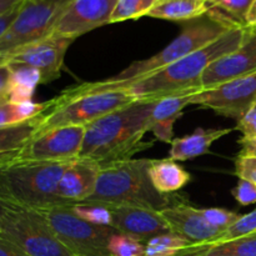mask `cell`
<instances>
[{"instance_id":"7a4b0ae2","label":"cell","mask_w":256,"mask_h":256,"mask_svg":"<svg viewBox=\"0 0 256 256\" xmlns=\"http://www.w3.org/2000/svg\"><path fill=\"white\" fill-rule=\"evenodd\" d=\"M156 100L138 99L132 104L85 125L80 159L99 165L132 159L154 142H142L149 130V119Z\"/></svg>"},{"instance_id":"6da1fadb","label":"cell","mask_w":256,"mask_h":256,"mask_svg":"<svg viewBox=\"0 0 256 256\" xmlns=\"http://www.w3.org/2000/svg\"><path fill=\"white\" fill-rule=\"evenodd\" d=\"M236 26H244V25L238 24L229 16L220 12L219 10L209 8L205 15L198 19L190 20L189 24L184 26L182 32L158 54L152 55L149 59L134 62L119 74L109 79L95 82H84L76 86L68 88L62 92V95L78 96V95L90 94V92H105L125 82L149 76L174 64L178 60L188 56L192 52L202 49L205 45L210 44Z\"/></svg>"},{"instance_id":"7bdbcfd3","label":"cell","mask_w":256,"mask_h":256,"mask_svg":"<svg viewBox=\"0 0 256 256\" xmlns=\"http://www.w3.org/2000/svg\"><path fill=\"white\" fill-rule=\"evenodd\" d=\"M176 256H196V255H184V254H178Z\"/></svg>"},{"instance_id":"b9f144b4","label":"cell","mask_w":256,"mask_h":256,"mask_svg":"<svg viewBox=\"0 0 256 256\" xmlns=\"http://www.w3.org/2000/svg\"><path fill=\"white\" fill-rule=\"evenodd\" d=\"M5 62H8V59L5 55H0V64H5Z\"/></svg>"},{"instance_id":"5bb4252c","label":"cell","mask_w":256,"mask_h":256,"mask_svg":"<svg viewBox=\"0 0 256 256\" xmlns=\"http://www.w3.org/2000/svg\"><path fill=\"white\" fill-rule=\"evenodd\" d=\"M256 72V28L248 26L246 35L236 50L208 66L202 78V90Z\"/></svg>"},{"instance_id":"277c9868","label":"cell","mask_w":256,"mask_h":256,"mask_svg":"<svg viewBox=\"0 0 256 256\" xmlns=\"http://www.w3.org/2000/svg\"><path fill=\"white\" fill-rule=\"evenodd\" d=\"M150 159H126L100 165L95 192L88 202L108 206H134L162 210L172 205L169 195H162L149 176Z\"/></svg>"},{"instance_id":"7402d4cb","label":"cell","mask_w":256,"mask_h":256,"mask_svg":"<svg viewBox=\"0 0 256 256\" xmlns=\"http://www.w3.org/2000/svg\"><path fill=\"white\" fill-rule=\"evenodd\" d=\"M8 64L12 68V78L6 92L0 98L15 104L32 102L35 89L38 85L42 84V74L28 65L15 62Z\"/></svg>"},{"instance_id":"30bf717a","label":"cell","mask_w":256,"mask_h":256,"mask_svg":"<svg viewBox=\"0 0 256 256\" xmlns=\"http://www.w3.org/2000/svg\"><path fill=\"white\" fill-rule=\"evenodd\" d=\"M190 104L214 110L222 116L240 120L256 104V72L196 92Z\"/></svg>"},{"instance_id":"603a6c76","label":"cell","mask_w":256,"mask_h":256,"mask_svg":"<svg viewBox=\"0 0 256 256\" xmlns=\"http://www.w3.org/2000/svg\"><path fill=\"white\" fill-rule=\"evenodd\" d=\"M208 0H158L146 16L170 22H190L208 12Z\"/></svg>"},{"instance_id":"e575fe53","label":"cell","mask_w":256,"mask_h":256,"mask_svg":"<svg viewBox=\"0 0 256 256\" xmlns=\"http://www.w3.org/2000/svg\"><path fill=\"white\" fill-rule=\"evenodd\" d=\"M20 5H18L16 8H14V9H12L10 12H5V14H2V16H0V38L5 34V32L9 29V26L12 25V22H14L15 16H16L18 12H19Z\"/></svg>"},{"instance_id":"4316f807","label":"cell","mask_w":256,"mask_h":256,"mask_svg":"<svg viewBox=\"0 0 256 256\" xmlns=\"http://www.w3.org/2000/svg\"><path fill=\"white\" fill-rule=\"evenodd\" d=\"M70 208L74 214L84 222L100 226H112V215L106 205L82 202L70 204Z\"/></svg>"},{"instance_id":"2e32d148","label":"cell","mask_w":256,"mask_h":256,"mask_svg":"<svg viewBox=\"0 0 256 256\" xmlns=\"http://www.w3.org/2000/svg\"><path fill=\"white\" fill-rule=\"evenodd\" d=\"M108 208L112 215V228L145 244L158 235L172 232L168 222L156 210L134 206Z\"/></svg>"},{"instance_id":"8992f818","label":"cell","mask_w":256,"mask_h":256,"mask_svg":"<svg viewBox=\"0 0 256 256\" xmlns=\"http://www.w3.org/2000/svg\"><path fill=\"white\" fill-rule=\"evenodd\" d=\"M136 100L132 92L125 89L105 90L78 96L60 94L52 99V106L42 114L36 134L52 128L85 126Z\"/></svg>"},{"instance_id":"484cf974","label":"cell","mask_w":256,"mask_h":256,"mask_svg":"<svg viewBox=\"0 0 256 256\" xmlns=\"http://www.w3.org/2000/svg\"><path fill=\"white\" fill-rule=\"evenodd\" d=\"M188 240L174 232L158 235L145 244L144 256H176L182 250L190 246Z\"/></svg>"},{"instance_id":"f35d334b","label":"cell","mask_w":256,"mask_h":256,"mask_svg":"<svg viewBox=\"0 0 256 256\" xmlns=\"http://www.w3.org/2000/svg\"><path fill=\"white\" fill-rule=\"evenodd\" d=\"M245 26L256 28V0H252L248 14L245 16Z\"/></svg>"},{"instance_id":"ab89813d","label":"cell","mask_w":256,"mask_h":256,"mask_svg":"<svg viewBox=\"0 0 256 256\" xmlns=\"http://www.w3.org/2000/svg\"><path fill=\"white\" fill-rule=\"evenodd\" d=\"M24 0H0V16L20 5Z\"/></svg>"},{"instance_id":"836d02e7","label":"cell","mask_w":256,"mask_h":256,"mask_svg":"<svg viewBox=\"0 0 256 256\" xmlns=\"http://www.w3.org/2000/svg\"><path fill=\"white\" fill-rule=\"evenodd\" d=\"M242 134V139H254L256 138V104L252 105L246 114L238 120V125L235 128Z\"/></svg>"},{"instance_id":"9c48e42d","label":"cell","mask_w":256,"mask_h":256,"mask_svg":"<svg viewBox=\"0 0 256 256\" xmlns=\"http://www.w3.org/2000/svg\"><path fill=\"white\" fill-rule=\"evenodd\" d=\"M64 9L50 0H24L14 22L0 38V55L6 56L52 35Z\"/></svg>"},{"instance_id":"d590c367","label":"cell","mask_w":256,"mask_h":256,"mask_svg":"<svg viewBox=\"0 0 256 256\" xmlns=\"http://www.w3.org/2000/svg\"><path fill=\"white\" fill-rule=\"evenodd\" d=\"M10 78H12V68L8 62L0 64V96L5 94L9 85Z\"/></svg>"},{"instance_id":"d6a6232c","label":"cell","mask_w":256,"mask_h":256,"mask_svg":"<svg viewBox=\"0 0 256 256\" xmlns=\"http://www.w3.org/2000/svg\"><path fill=\"white\" fill-rule=\"evenodd\" d=\"M235 174L240 179L249 180L256 184V158L238 155L235 162Z\"/></svg>"},{"instance_id":"ffe728a7","label":"cell","mask_w":256,"mask_h":256,"mask_svg":"<svg viewBox=\"0 0 256 256\" xmlns=\"http://www.w3.org/2000/svg\"><path fill=\"white\" fill-rule=\"evenodd\" d=\"M42 116V114L22 124L0 128V165L22 156L39 129Z\"/></svg>"},{"instance_id":"60d3db41","label":"cell","mask_w":256,"mask_h":256,"mask_svg":"<svg viewBox=\"0 0 256 256\" xmlns=\"http://www.w3.org/2000/svg\"><path fill=\"white\" fill-rule=\"evenodd\" d=\"M50 2H54V4H56V5H59V6L65 8V6H68V5H69L72 0H50Z\"/></svg>"},{"instance_id":"4dcf8cb0","label":"cell","mask_w":256,"mask_h":256,"mask_svg":"<svg viewBox=\"0 0 256 256\" xmlns=\"http://www.w3.org/2000/svg\"><path fill=\"white\" fill-rule=\"evenodd\" d=\"M200 212L204 216V219L209 222L212 226L216 228L220 232H225L229 229L242 215L236 214L234 212H229L219 208H209V209H200Z\"/></svg>"},{"instance_id":"f546056e","label":"cell","mask_w":256,"mask_h":256,"mask_svg":"<svg viewBox=\"0 0 256 256\" xmlns=\"http://www.w3.org/2000/svg\"><path fill=\"white\" fill-rule=\"evenodd\" d=\"M252 0H208V8L219 10L235 22L245 26V16Z\"/></svg>"},{"instance_id":"83f0119b","label":"cell","mask_w":256,"mask_h":256,"mask_svg":"<svg viewBox=\"0 0 256 256\" xmlns=\"http://www.w3.org/2000/svg\"><path fill=\"white\" fill-rule=\"evenodd\" d=\"M158 0H118L112 15V22L138 19L148 15Z\"/></svg>"},{"instance_id":"ee69618b","label":"cell","mask_w":256,"mask_h":256,"mask_svg":"<svg viewBox=\"0 0 256 256\" xmlns=\"http://www.w3.org/2000/svg\"><path fill=\"white\" fill-rule=\"evenodd\" d=\"M2 202L0 200V212H2Z\"/></svg>"},{"instance_id":"44dd1931","label":"cell","mask_w":256,"mask_h":256,"mask_svg":"<svg viewBox=\"0 0 256 256\" xmlns=\"http://www.w3.org/2000/svg\"><path fill=\"white\" fill-rule=\"evenodd\" d=\"M149 176L155 189L162 195L179 192L190 182L189 172L170 158L152 160Z\"/></svg>"},{"instance_id":"ba28073f","label":"cell","mask_w":256,"mask_h":256,"mask_svg":"<svg viewBox=\"0 0 256 256\" xmlns=\"http://www.w3.org/2000/svg\"><path fill=\"white\" fill-rule=\"evenodd\" d=\"M58 240L76 256H110L109 239L118 232L112 226H100L84 222L69 205H58L38 210Z\"/></svg>"},{"instance_id":"cb8c5ba5","label":"cell","mask_w":256,"mask_h":256,"mask_svg":"<svg viewBox=\"0 0 256 256\" xmlns=\"http://www.w3.org/2000/svg\"><path fill=\"white\" fill-rule=\"evenodd\" d=\"M179 254L196 256H256V232L228 240L204 245H190Z\"/></svg>"},{"instance_id":"7c38bea8","label":"cell","mask_w":256,"mask_h":256,"mask_svg":"<svg viewBox=\"0 0 256 256\" xmlns=\"http://www.w3.org/2000/svg\"><path fill=\"white\" fill-rule=\"evenodd\" d=\"M85 126H60L32 138L22 158L45 162H72L79 158Z\"/></svg>"},{"instance_id":"4fadbf2b","label":"cell","mask_w":256,"mask_h":256,"mask_svg":"<svg viewBox=\"0 0 256 256\" xmlns=\"http://www.w3.org/2000/svg\"><path fill=\"white\" fill-rule=\"evenodd\" d=\"M118 0H72L55 24V34L76 39L102 25L112 24Z\"/></svg>"},{"instance_id":"e0dca14e","label":"cell","mask_w":256,"mask_h":256,"mask_svg":"<svg viewBox=\"0 0 256 256\" xmlns=\"http://www.w3.org/2000/svg\"><path fill=\"white\" fill-rule=\"evenodd\" d=\"M100 165L86 159L72 160L65 169L59 185L58 195L69 204L86 202L95 192Z\"/></svg>"},{"instance_id":"f1b7e54d","label":"cell","mask_w":256,"mask_h":256,"mask_svg":"<svg viewBox=\"0 0 256 256\" xmlns=\"http://www.w3.org/2000/svg\"><path fill=\"white\" fill-rule=\"evenodd\" d=\"M108 252L110 256H144L145 242L116 232L109 239Z\"/></svg>"},{"instance_id":"d6986e66","label":"cell","mask_w":256,"mask_h":256,"mask_svg":"<svg viewBox=\"0 0 256 256\" xmlns=\"http://www.w3.org/2000/svg\"><path fill=\"white\" fill-rule=\"evenodd\" d=\"M232 129H204L198 128L190 135L176 138L172 142L169 158L174 162H185L208 154L216 140L230 134Z\"/></svg>"},{"instance_id":"3957f363","label":"cell","mask_w":256,"mask_h":256,"mask_svg":"<svg viewBox=\"0 0 256 256\" xmlns=\"http://www.w3.org/2000/svg\"><path fill=\"white\" fill-rule=\"evenodd\" d=\"M248 26H236L202 49L178 60L165 69L125 82L110 90L125 89L136 99L159 100L160 98L190 89H202V78L212 62L232 52L242 45Z\"/></svg>"},{"instance_id":"9a60e30c","label":"cell","mask_w":256,"mask_h":256,"mask_svg":"<svg viewBox=\"0 0 256 256\" xmlns=\"http://www.w3.org/2000/svg\"><path fill=\"white\" fill-rule=\"evenodd\" d=\"M160 214L169 225L170 232L188 240L192 245L216 242L224 234L204 219L200 209L185 202L170 205Z\"/></svg>"},{"instance_id":"8d00e7d4","label":"cell","mask_w":256,"mask_h":256,"mask_svg":"<svg viewBox=\"0 0 256 256\" xmlns=\"http://www.w3.org/2000/svg\"><path fill=\"white\" fill-rule=\"evenodd\" d=\"M0 256H29L26 252L20 250L19 248L9 244V242L0 240Z\"/></svg>"},{"instance_id":"1f68e13d","label":"cell","mask_w":256,"mask_h":256,"mask_svg":"<svg viewBox=\"0 0 256 256\" xmlns=\"http://www.w3.org/2000/svg\"><path fill=\"white\" fill-rule=\"evenodd\" d=\"M232 196L242 206L256 204V184L245 179H239L232 192Z\"/></svg>"},{"instance_id":"52a82bcc","label":"cell","mask_w":256,"mask_h":256,"mask_svg":"<svg viewBox=\"0 0 256 256\" xmlns=\"http://www.w3.org/2000/svg\"><path fill=\"white\" fill-rule=\"evenodd\" d=\"M0 240L29 256H76L55 238L38 210L6 202L0 212Z\"/></svg>"},{"instance_id":"5b68a950","label":"cell","mask_w":256,"mask_h":256,"mask_svg":"<svg viewBox=\"0 0 256 256\" xmlns=\"http://www.w3.org/2000/svg\"><path fill=\"white\" fill-rule=\"evenodd\" d=\"M72 162L19 158L0 165V200L34 210L69 205L58 195V185Z\"/></svg>"},{"instance_id":"8fae6325","label":"cell","mask_w":256,"mask_h":256,"mask_svg":"<svg viewBox=\"0 0 256 256\" xmlns=\"http://www.w3.org/2000/svg\"><path fill=\"white\" fill-rule=\"evenodd\" d=\"M72 42V38L52 32L45 39L8 54V62L34 68L42 74V84H49L62 74L65 54Z\"/></svg>"},{"instance_id":"d4e9b609","label":"cell","mask_w":256,"mask_h":256,"mask_svg":"<svg viewBox=\"0 0 256 256\" xmlns=\"http://www.w3.org/2000/svg\"><path fill=\"white\" fill-rule=\"evenodd\" d=\"M52 106V100L44 102H10L0 98V128L22 124L44 114Z\"/></svg>"},{"instance_id":"74e56055","label":"cell","mask_w":256,"mask_h":256,"mask_svg":"<svg viewBox=\"0 0 256 256\" xmlns=\"http://www.w3.org/2000/svg\"><path fill=\"white\" fill-rule=\"evenodd\" d=\"M240 145H242V152L239 155L256 158V138L254 139H242Z\"/></svg>"},{"instance_id":"ac0fdd59","label":"cell","mask_w":256,"mask_h":256,"mask_svg":"<svg viewBox=\"0 0 256 256\" xmlns=\"http://www.w3.org/2000/svg\"><path fill=\"white\" fill-rule=\"evenodd\" d=\"M202 89H190L176 94L168 95L156 100L149 119V130L158 140L172 144L174 140V124L182 115V110L190 104L194 94Z\"/></svg>"}]
</instances>
